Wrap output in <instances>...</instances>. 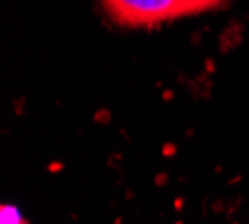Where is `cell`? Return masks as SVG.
I'll return each mask as SVG.
<instances>
[{"label":"cell","mask_w":249,"mask_h":224,"mask_svg":"<svg viewBox=\"0 0 249 224\" xmlns=\"http://www.w3.org/2000/svg\"><path fill=\"white\" fill-rule=\"evenodd\" d=\"M225 0H101L104 12L124 27H155L175 18L193 16Z\"/></svg>","instance_id":"1"}]
</instances>
